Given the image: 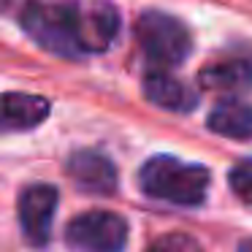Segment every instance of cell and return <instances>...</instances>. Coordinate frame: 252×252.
Returning a JSON list of instances; mask_svg holds the SVG:
<instances>
[{"label": "cell", "instance_id": "cell-1", "mask_svg": "<svg viewBox=\"0 0 252 252\" xmlns=\"http://www.w3.org/2000/svg\"><path fill=\"white\" fill-rule=\"evenodd\" d=\"M22 30L60 57H84L82 49V14L79 3L71 0H30L22 8Z\"/></svg>", "mask_w": 252, "mask_h": 252}, {"label": "cell", "instance_id": "cell-2", "mask_svg": "<svg viewBox=\"0 0 252 252\" xmlns=\"http://www.w3.org/2000/svg\"><path fill=\"white\" fill-rule=\"evenodd\" d=\"M209 171L203 165L182 163L171 155H158L149 158L138 171V187L149 198H160L179 206H195L203 203L209 192Z\"/></svg>", "mask_w": 252, "mask_h": 252}, {"label": "cell", "instance_id": "cell-3", "mask_svg": "<svg viewBox=\"0 0 252 252\" xmlns=\"http://www.w3.org/2000/svg\"><path fill=\"white\" fill-rule=\"evenodd\" d=\"M136 38L141 52L155 65H179L192 52V35L176 17L163 11H144L136 22Z\"/></svg>", "mask_w": 252, "mask_h": 252}, {"label": "cell", "instance_id": "cell-4", "mask_svg": "<svg viewBox=\"0 0 252 252\" xmlns=\"http://www.w3.org/2000/svg\"><path fill=\"white\" fill-rule=\"evenodd\" d=\"M65 241L73 252H122L127 244V222L117 212L93 209L68 222Z\"/></svg>", "mask_w": 252, "mask_h": 252}, {"label": "cell", "instance_id": "cell-5", "mask_svg": "<svg viewBox=\"0 0 252 252\" xmlns=\"http://www.w3.org/2000/svg\"><path fill=\"white\" fill-rule=\"evenodd\" d=\"M57 187L52 185H30L19 192L17 201V214L22 225L25 239L33 247H44L49 241L52 222L57 212Z\"/></svg>", "mask_w": 252, "mask_h": 252}, {"label": "cell", "instance_id": "cell-6", "mask_svg": "<svg viewBox=\"0 0 252 252\" xmlns=\"http://www.w3.org/2000/svg\"><path fill=\"white\" fill-rule=\"evenodd\" d=\"M68 176L76 182L79 190L95 192V195H109L117 190V165L106 155L93 149H79L65 163Z\"/></svg>", "mask_w": 252, "mask_h": 252}, {"label": "cell", "instance_id": "cell-7", "mask_svg": "<svg viewBox=\"0 0 252 252\" xmlns=\"http://www.w3.org/2000/svg\"><path fill=\"white\" fill-rule=\"evenodd\" d=\"M79 14H82L84 55L109 49L111 41L120 33V11H117V6H111L106 0H93V3H79Z\"/></svg>", "mask_w": 252, "mask_h": 252}, {"label": "cell", "instance_id": "cell-8", "mask_svg": "<svg viewBox=\"0 0 252 252\" xmlns=\"http://www.w3.org/2000/svg\"><path fill=\"white\" fill-rule=\"evenodd\" d=\"M49 117V100L28 93L0 95V130H30Z\"/></svg>", "mask_w": 252, "mask_h": 252}, {"label": "cell", "instance_id": "cell-9", "mask_svg": "<svg viewBox=\"0 0 252 252\" xmlns=\"http://www.w3.org/2000/svg\"><path fill=\"white\" fill-rule=\"evenodd\" d=\"M141 90L149 103L168 109V111H190L198 103L195 93L190 87H185L179 79H174L171 73H163V71L147 73L141 82Z\"/></svg>", "mask_w": 252, "mask_h": 252}, {"label": "cell", "instance_id": "cell-10", "mask_svg": "<svg viewBox=\"0 0 252 252\" xmlns=\"http://www.w3.org/2000/svg\"><path fill=\"white\" fill-rule=\"evenodd\" d=\"M198 84L209 93H222V95L247 93L252 87V65L247 60L212 63L198 73Z\"/></svg>", "mask_w": 252, "mask_h": 252}, {"label": "cell", "instance_id": "cell-11", "mask_svg": "<svg viewBox=\"0 0 252 252\" xmlns=\"http://www.w3.org/2000/svg\"><path fill=\"white\" fill-rule=\"evenodd\" d=\"M206 125L217 136L247 141V138H252V106L241 103V100H222L209 111Z\"/></svg>", "mask_w": 252, "mask_h": 252}, {"label": "cell", "instance_id": "cell-12", "mask_svg": "<svg viewBox=\"0 0 252 252\" xmlns=\"http://www.w3.org/2000/svg\"><path fill=\"white\" fill-rule=\"evenodd\" d=\"M147 252H203V247L198 244V239H192L190 233L176 230V233H165V236H160V239H155Z\"/></svg>", "mask_w": 252, "mask_h": 252}, {"label": "cell", "instance_id": "cell-13", "mask_svg": "<svg viewBox=\"0 0 252 252\" xmlns=\"http://www.w3.org/2000/svg\"><path fill=\"white\" fill-rule=\"evenodd\" d=\"M228 185H230V190L239 195V201H244L247 206H252V158L239 160V163L230 168Z\"/></svg>", "mask_w": 252, "mask_h": 252}, {"label": "cell", "instance_id": "cell-14", "mask_svg": "<svg viewBox=\"0 0 252 252\" xmlns=\"http://www.w3.org/2000/svg\"><path fill=\"white\" fill-rule=\"evenodd\" d=\"M239 252H252V239L241 241V244H239Z\"/></svg>", "mask_w": 252, "mask_h": 252}]
</instances>
